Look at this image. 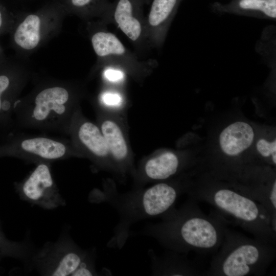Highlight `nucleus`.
I'll list each match as a JSON object with an SVG mask.
<instances>
[{"instance_id":"13","label":"nucleus","mask_w":276,"mask_h":276,"mask_svg":"<svg viewBox=\"0 0 276 276\" xmlns=\"http://www.w3.org/2000/svg\"><path fill=\"white\" fill-rule=\"evenodd\" d=\"M157 255L152 249L148 251L152 275L159 276H198L203 275L184 254L168 250Z\"/></svg>"},{"instance_id":"24","label":"nucleus","mask_w":276,"mask_h":276,"mask_svg":"<svg viewBox=\"0 0 276 276\" xmlns=\"http://www.w3.org/2000/svg\"><path fill=\"white\" fill-rule=\"evenodd\" d=\"M96 254L84 261L74 271L72 276L98 275L95 266Z\"/></svg>"},{"instance_id":"4","label":"nucleus","mask_w":276,"mask_h":276,"mask_svg":"<svg viewBox=\"0 0 276 276\" xmlns=\"http://www.w3.org/2000/svg\"><path fill=\"white\" fill-rule=\"evenodd\" d=\"M73 90L59 83L47 85L17 99L14 107V127L68 135L78 108Z\"/></svg>"},{"instance_id":"25","label":"nucleus","mask_w":276,"mask_h":276,"mask_svg":"<svg viewBox=\"0 0 276 276\" xmlns=\"http://www.w3.org/2000/svg\"><path fill=\"white\" fill-rule=\"evenodd\" d=\"M101 101L107 106H114L121 104L122 98L117 93L106 92L102 95Z\"/></svg>"},{"instance_id":"16","label":"nucleus","mask_w":276,"mask_h":276,"mask_svg":"<svg viewBox=\"0 0 276 276\" xmlns=\"http://www.w3.org/2000/svg\"><path fill=\"white\" fill-rule=\"evenodd\" d=\"M20 79L11 74L0 73V130L10 132L14 127L13 110L18 99Z\"/></svg>"},{"instance_id":"7","label":"nucleus","mask_w":276,"mask_h":276,"mask_svg":"<svg viewBox=\"0 0 276 276\" xmlns=\"http://www.w3.org/2000/svg\"><path fill=\"white\" fill-rule=\"evenodd\" d=\"M15 157L35 165L83 156L65 139L13 133L0 144V157Z\"/></svg>"},{"instance_id":"6","label":"nucleus","mask_w":276,"mask_h":276,"mask_svg":"<svg viewBox=\"0 0 276 276\" xmlns=\"http://www.w3.org/2000/svg\"><path fill=\"white\" fill-rule=\"evenodd\" d=\"M67 226L55 241H47L36 248L29 269L41 275L72 276L86 259L96 254L95 249L82 248L73 239Z\"/></svg>"},{"instance_id":"8","label":"nucleus","mask_w":276,"mask_h":276,"mask_svg":"<svg viewBox=\"0 0 276 276\" xmlns=\"http://www.w3.org/2000/svg\"><path fill=\"white\" fill-rule=\"evenodd\" d=\"M52 163L40 162L22 180L14 183L19 198L32 205L46 210L66 205V201L54 180Z\"/></svg>"},{"instance_id":"1","label":"nucleus","mask_w":276,"mask_h":276,"mask_svg":"<svg viewBox=\"0 0 276 276\" xmlns=\"http://www.w3.org/2000/svg\"><path fill=\"white\" fill-rule=\"evenodd\" d=\"M190 185L180 181L165 180L148 188L134 189L121 193L113 185L105 183L102 190L93 189L88 195V201L95 204L109 205L119 216L107 247L121 249L129 237L130 229L133 224L145 219H161L173 211L176 208L178 198L187 192Z\"/></svg>"},{"instance_id":"26","label":"nucleus","mask_w":276,"mask_h":276,"mask_svg":"<svg viewBox=\"0 0 276 276\" xmlns=\"http://www.w3.org/2000/svg\"><path fill=\"white\" fill-rule=\"evenodd\" d=\"M104 76L108 80L117 82L123 79L124 74L121 71L109 68L105 71Z\"/></svg>"},{"instance_id":"9","label":"nucleus","mask_w":276,"mask_h":276,"mask_svg":"<svg viewBox=\"0 0 276 276\" xmlns=\"http://www.w3.org/2000/svg\"><path fill=\"white\" fill-rule=\"evenodd\" d=\"M227 184L260 203L276 231V180L269 168L246 166L237 182Z\"/></svg>"},{"instance_id":"28","label":"nucleus","mask_w":276,"mask_h":276,"mask_svg":"<svg viewBox=\"0 0 276 276\" xmlns=\"http://www.w3.org/2000/svg\"><path fill=\"white\" fill-rule=\"evenodd\" d=\"M0 230H2L1 221H0Z\"/></svg>"},{"instance_id":"11","label":"nucleus","mask_w":276,"mask_h":276,"mask_svg":"<svg viewBox=\"0 0 276 276\" xmlns=\"http://www.w3.org/2000/svg\"><path fill=\"white\" fill-rule=\"evenodd\" d=\"M147 0H115L107 11L121 31L132 42L139 43L146 37L143 5Z\"/></svg>"},{"instance_id":"15","label":"nucleus","mask_w":276,"mask_h":276,"mask_svg":"<svg viewBox=\"0 0 276 276\" xmlns=\"http://www.w3.org/2000/svg\"><path fill=\"white\" fill-rule=\"evenodd\" d=\"M254 137V129L249 124L237 121L222 130L219 136V144L225 156L236 158L250 147Z\"/></svg>"},{"instance_id":"22","label":"nucleus","mask_w":276,"mask_h":276,"mask_svg":"<svg viewBox=\"0 0 276 276\" xmlns=\"http://www.w3.org/2000/svg\"><path fill=\"white\" fill-rule=\"evenodd\" d=\"M256 149L260 155L273 166L276 165V140L269 141L264 139H259L256 143Z\"/></svg>"},{"instance_id":"19","label":"nucleus","mask_w":276,"mask_h":276,"mask_svg":"<svg viewBox=\"0 0 276 276\" xmlns=\"http://www.w3.org/2000/svg\"><path fill=\"white\" fill-rule=\"evenodd\" d=\"M178 0H153L145 19L146 37L153 39L174 11Z\"/></svg>"},{"instance_id":"10","label":"nucleus","mask_w":276,"mask_h":276,"mask_svg":"<svg viewBox=\"0 0 276 276\" xmlns=\"http://www.w3.org/2000/svg\"><path fill=\"white\" fill-rule=\"evenodd\" d=\"M68 135L75 148L98 167L106 168L109 155L99 126L85 119L78 107L73 117Z\"/></svg>"},{"instance_id":"3","label":"nucleus","mask_w":276,"mask_h":276,"mask_svg":"<svg viewBox=\"0 0 276 276\" xmlns=\"http://www.w3.org/2000/svg\"><path fill=\"white\" fill-rule=\"evenodd\" d=\"M186 193L196 200L214 206L219 215L261 241L275 244L276 231L265 208L258 202L227 183L203 181L190 185Z\"/></svg>"},{"instance_id":"12","label":"nucleus","mask_w":276,"mask_h":276,"mask_svg":"<svg viewBox=\"0 0 276 276\" xmlns=\"http://www.w3.org/2000/svg\"><path fill=\"white\" fill-rule=\"evenodd\" d=\"M185 166L178 156L167 151L146 160L140 166L136 175L135 187L142 188L147 182L168 180L180 172Z\"/></svg>"},{"instance_id":"14","label":"nucleus","mask_w":276,"mask_h":276,"mask_svg":"<svg viewBox=\"0 0 276 276\" xmlns=\"http://www.w3.org/2000/svg\"><path fill=\"white\" fill-rule=\"evenodd\" d=\"M93 48L96 55L109 63L131 66L143 64L124 46L114 34L98 31L91 38Z\"/></svg>"},{"instance_id":"23","label":"nucleus","mask_w":276,"mask_h":276,"mask_svg":"<svg viewBox=\"0 0 276 276\" xmlns=\"http://www.w3.org/2000/svg\"><path fill=\"white\" fill-rule=\"evenodd\" d=\"M75 8L84 10L98 9L106 13L109 10L111 3L107 0H70Z\"/></svg>"},{"instance_id":"17","label":"nucleus","mask_w":276,"mask_h":276,"mask_svg":"<svg viewBox=\"0 0 276 276\" xmlns=\"http://www.w3.org/2000/svg\"><path fill=\"white\" fill-rule=\"evenodd\" d=\"M105 139L109 154L120 172H125L130 166L127 142L119 126L110 120H104L99 126Z\"/></svg>"},{"instance_id":"20","label":"nucleus","mask_w":276,"mask_h":276,"mask_svg":"<svg viewBox=\"0 0 276 276\" xmlns=\"http://www.w3.org/2000/svg\"><path fill=\"white\" fill-rule=\"evenodd\" d=\"M41 20L35 14H30L18 26L14 34L16 44L26 50L35 49L40 40Z\"/></svg>"},{"instance_id":"2","label":"nucleus","mask_w":276,"mask_h":276,"mask_svg":"<svg viewBox=\"0 0 276 276\" xmlns=\"http://www.w3.org/2000/svg\"><path fill=\"white\" fill-rule=\"evenodd\" d=\"M228 222L218 213L205 214L196 200L189 199L158 223L149 224L140 233L156 240L167 249L182 254L216 252Z\"/></svg>"},{"instance_id":"18","label":"nucleus","mask_w":276,"mask_h":276,"mask_svg":"<svg viewBox=\"0 0 276 276\" xmlns=\"http://www.w3.org/2000/svg\"><path fill=\"white\" fill-rule=\"evenodd\" d=\"M35 249L29 234L22 241H17L9 240L0 230V261L12 258L21 262L29 269L31 258Z\"/></svg>"},{"instance_id":"5","label":"nucleus","mask_w":276,"mask_h":276,"mask_svg":"<svg viewBox=\"0 0 276 276\" xmlns=\"http://www.w3.org/2000/svg\"><path fill=\"white\" fill-rule=\"evenodd\" d=\"M276 256L275 244L225 228L222 243L203 275H263Z\"/></svg>"},{"instance_id":"21","label":"nucleus","mask_w":276,"mask_h":276,"mask_svg":"<svg viewBox=\"0 0 276 276\" xmlns=\"http://www.w3.org/2000/svg\"><path fill=\"white\" fill-rule=\"evenodd\" d=\"M239 5L243 9L260 10L269 17H276V0H241Z\"/></svg>"},{"instance_id":"27","label":"nucleus","mask_w":276,"mask_h":276,"mask_svg":"<svg viewBox=\"0 0 276 276\" xmlns=\"http://www.w3.org/2000/svg\"><path fill=\"white\" fill-rule=\"evenodd\" d=\"M3 24V19L2 12L0 11V29L2 28V26Z\"/></svg>"}]
</instances>
